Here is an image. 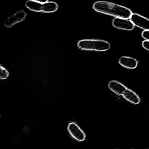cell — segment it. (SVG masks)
<instances>
[{
	"label": "cell",
	"instance_id": "cell-1",
	"mask_svg": "<svg viewBox=\"0 0 149 149\" xmlns=\"http://www.w3.org/2000/svg\"><path fill=\"white\" fill-rule=\"evenodd\" d=\"M92 8L97 13L115 18L130 19L132 14V11L128 8L104 1H99L95 2Z\"/></svg>",
	"mask_w": 149,
	"mask_h": 149
},
{
	"label": "cell",
	"instance_id": "cell-2",
	"mask_svg": "<svg viewBox=\"0 0 149 149\" xmlns=\"http://www.w3.org/2000/svg\"><path fill=\"white\" fill-rule=\"evenodd\" d=\"M77 47L81 50L104 52L109 49L111 45L104 40L84 39L79 40Z\"/></svg>",
	"mask_w": 149,
	"mask_h": 149
},
{
	"label": "cell",
	"instance_id": "cell-3",
	"mask_svg": "<svg viewBox=\"0 0 149 149\" xmlns=\"http://www.w3.org/2000/svg\"><path fill=\"white\" fill-rule=\"evenodd\" d=\"M26 7L33 12L41 13H54L58 10L59 6L57 3L54 1H47L46 2H40L29 0L25 4Z\"/></svg>",
	"mask_w": 149,
	"mask_h": 149
},
{
	"label": "cell",
	"instance_id": "cell-4",
	"mask_svg": "<svg viewBox=\"0 0 149 149\" xmlns=\"http://www.w3.org/2000/svg\"><path fill=\"white\" fill-rule=\"evenodd\" d=\"M68 130L73 138L78 142L85 140L86 135L80 126L74 122H71L68 126Z\"/></svg>",
	"mask_w": 149,
	"mask_h": 149
},
{
	"label": "cell",
	"instance_id": "cell-5",
	"mask_svg": "<svg viewBox=\"0 0 149 149\" xmlns=\"http://www.w3.org/2000/svg\"><path fill=\"white\" fill-rule=\"evenodd\" d=\"M27 13L23 10H20L16 12L12 16L8 17L4 22V26L8 28H10L26 19Z\"/></svg>",
	"mask_w": 149,
	"mask_h": 149
},
{
	"label": "cell",
	"instance_id": "cell-6",
	"mask_svg": "<svg viewBox=\"0 0 149 149\" xmlns=\"http://www.w3.org/2000/svg\"><path fill=\"white\" fill-rule=\"evenodd\" d=\"M112 25L115 28L126 31H131L135 26L130 19L122 18H114L112 20Z\"/></svg>",
	"mask_w": 149,
	"mask_h": 149
},
{
	"label": "cell",
	"instance_id": "cell-7",
	"mask_svg": "<svg viewBox=\"0 0 149 149\" xmlns=\"http://www.w3.org/2000/svg\"><path fill=\"white\" fill-rule=\"evenodd\" d=\"M130 19L135 26L143 29L149 31V19L137 13H132Z\"/></svg>",
	"mask_w": 149,
	"mask_h": 149
},
{
	"label": "cell",
	"instance_id": "cell-8",
	"mask_svg": "<svg viewBox=\"0 0 149 149\" xmlns=\"http://www.w3.org/2000/svg\"><path fill=\"white\" fill-rule=\"evenodd\" d=\"M118 63L125 68L134 69L137 67L138 61L132 57L123 56L119 58Z\"/></svg>",
	"mask_w": 149,
	"mask_h": 149
},
{
	"label": "cell",
	"instance_id": "cell-9",
	"mask_svg": "<svg viewBox=\"0 0 149 149\" xmlns=\"http://www.w3.org/2000/svg\"><path fill=\"white\" fill-rule=\"evenodd\" d=\"M108 87L111 91L118 95H123L125 91L128 88L123 84L115 80L109 82Z\"/></svg>",
	"mask_w": 149,
	"mask_h": 149
},
{
	"label": "cell",
	"instance_id": "cell-10",
	"mask_svg": "<svg viewBox=\"0 0 149 149\" xmlns=\"http://www.w3.org/2000/svg\"><path fill=\"white\" fill-rule=\"evenodd\" d=\"M122 96L125 100L133 104H139L141 101L139 97L133 91L130 89L127 88Z\"/></svg>",
	"mask_w": 149,
	"mask_h": 149
},
{
	"label": "cell",
	"instance_id": "cell-11",
	"mask_svg": "<svg viewBox=\"0 0 149 149\" xmlns=\"http://www.w3.org/2000/svg\"><path fill=\"white\" fill-rule=\"evenodd\" d=\"M9 73L8 70L3 66L1 65L0 68V78L1 80H6L8 78Z\"/></svg>",
	"mask_w": 149,
	"mask_h": 149
},
{
	"label": "cell",
	"instance_id": "cell-12",
	"mask_svg": "<svg viewBox=\"0 0 149 149\" xmlns=\"http://www.w3.org/2000/svg\"><path fill=\"white\" fill-rule=\"evenodd\" d=\"M142 37L146 40L149 41V30H144L141 34Z\"/></svg>",
	"mask_w": 149,
	"mask_h": 149
},
{
	"label": "cell",
	"instance_id": "cell-13",
	"mask_svg": "<svg viewBox=\"0 0 149 149\" xmlns=\"http://www.w3.org/2000/svg\"><path fill=\"white\" fill-rule=\"evenodd\" d=\"M142 47L146 50L149 51V41L145 40L142 42Z\"/></svg>",
	"mask_w": 149,
	"mask_h": 149
},
{
	"label": "cell",
	"instance_id": "cell-14",
	"mask_svg": "<svg viewBox=\"0 0 149 149\" xmlns=\"http://www.w3.org/2000/svg\"><path fill=\"white\" fill-rule=\"evenodd\" d=\"M33 1H37L40 2H46L48 1L49 0H32Z\"/></svg>",
	"mask_w": 149,
	"mask_h": 149
}]
</instances>
